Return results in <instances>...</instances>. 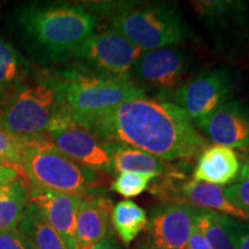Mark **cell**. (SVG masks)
Returning a JSON list of instances; mask_svg holds the SVG:
<instances>
[{
	"mask_svg": "<svg viewBox=\"0 0 249 249\" xmlns=\"http://www.w3.org/2000/svg\"><path fill=\"white\" fill-rule=\"evenodd\" d=\"M88 130L110 144L138 148L165 161L189 160L208 147V140L182 108L148 97L124 103Z\"/></svg>",
	"mask_w": 249,
	"mask_h": 249,
	"instance_id": "6da1fadb",
	"label": "cell"
},
{
	"mask_svg": "<svg viewBox=\"0 0 249 249\" xmlns=\"http://www.w3.org/2000/svg\"><path fill=\"white\" fill-rule=\"evenodd\" d=\"M18 22L31 48L51 61L68 60L98 27L91 12L71 4L27 7Z\"/></svg>",
	"mask_w": 249,
	"mask_h": 249,
	"instance_id": "7a4b0ae2",
	"label": "cell"
},
{
	"mask_svg": "<svg viewBox=\"0 0 249 249\" xmlns=\"http://www.w3.org/2000/svg\"><path fill=\"white\" fill-rule=\"evenodd\" d=\"M93 9L142 52L177 46L191 36L178 7L167 2L104 1Z\"/></svg>",
	"mask_w": 249,
	"mask_h": 249,
	"instance_id": "3957f363",
	"label": "cell"
},
{
	"mask_svg": "<svg viewBox=\"0 0 249 249\" xmlns=\"http://www.w3.org/2000/svg\"><path fill=\"white\" fill-rule=\"evenodd\" d=\"M70 119L88 129L96 121L132 99L147 97L134 81L103 80L71 68L46 74Z\"/></svg>",
	"mask_w": 249,
	"mask_h": 249,
	"instance_id": "277c9868",
	"label": "cell"
},
{
	"mask_svg": "<svg viewBox=\"0 0 249 249\" xmlns=\"http://www.w3.org/2000/svg\"><path fill=\"white\" fill-rule=\"evenodd\" d=\"M20 167L31 187L46 191L85 196L103 183L101 173L71 160L48 140L30 141Z\"/></svg>",
	"mask_w": 249,
	"mask_h": 249,
	"instance_id": "5b68a950",
	"label": "cell"
},
{
	"mask_svg": "<svg viewBox=\"0 0 249 249\" xmlns=\"http://www.w3.org/2000/svg\"><path fill=\"white\" fill-rule=\"evenodd\" d=\"M68 117L57 91L43 76L35 85H23L0 107V127L17 138L36 141Z\"/></svg>",
	"mask_w": 249,
	"mask_h": 249,
	"instance_id": "8992f818",
	"label": "cell"
},
{
	"mask_svg": "<svg viewBox=\"0 0 249 249\" xmlns=\"http://www.w3.org/2000/svg\"><path fill=\"white\" fill-rule=\"evenodd\" d=\"M119 31L111 27H97L91 37L68 59L71 70L103 80L133 81V66L141 54Z\"/></svg>",
	"mask_w": 249,
	"mask_h": 249,
	"instance_id": "52a82bcc",
	"label": "cell"
},
{
	"mask_svg": "<svg viewBox=\"0 0 249 249\" xmlns=\"http://www.w3.org/2000/svg\"><path fill=\"white\" fill-rule=\"evenodd\" d=\"M192 55L178 46L141 52L133 66V81L155 99L165 101L187 82Z\"/></svg>",
	"mask_w": 249,
	"mask_h": 249,
	"instance_id": "ba28073f",
	"label": "cell"
},
{
	"mask_svg": "<svg viewBox=\"0 0 249 249\" xmlns=\"http://www.w3.org/2000/svg\"><path fill=\"white\" fill-rule=\"evenodd\" d=\"M235 77L224 66L205 70L187 80L171 97V102L182 108L194 123L232 99Z\"/></svg>",
	"mask_w": 249,
	"mask_h": 249,
	"instance_id": "9c48e42d",
	"label": "cell"
},
{
	"mask_svg": "<svg viewBox=\"0 0 249 249\" xmlns=\"http://www.w3.org/2000/svg\"><path fill=\"white\" fill-rule=\"evenodd\" d=\"M48 141L71 160L99 173L112 174V144L65 117L50 130Z\"/></svg>",
	"mask_w": 249,
	"mask_h": 249,
	"instance_id": "30bf717a",
	"label": "cell"
},
{
	"mask_svg": "<svg viewBox=\"0 0 249 249\" xmlns=\"http://www.w3.org/2000/svg\"><path fill=\"white\" fill-rule=\"evenodd\" d=\"M195 213L196 208L178 202L155 207L145 229L147 244L152 249H187Z\"/></svg>",
	"mask_w": 249,
	"mask_h": 249,
	"instance_id": "8fae6325",
	"label": "cell"
},
{
	"mask_svg": "<svg viewBox=\"0 0 249 249\" xmlns=\"http://www.w3.org/2000/svg\"><path fill=\"white\" fill-rule=\"evenodd\" d=\"M198 132L217 145L231 149L249 147V107L238 99H230L216 110L195 120Z\"/></svg>",
	"mask_w": 249,
	"mask_h": 249,
	"instance_id": "7c38bea8",
	"label": "cell"
},
{
	"mask_svg": "<svg viewBox=\"0 0 249 249\" xmlns=\"http://www.w3.org/2000/svg\"><path fill=\"white\" fill-rule=\"evenodd\" d=\"M85 196L39 189L29 186V202L60 235L67 249H77L76 216Z\"/></svg>",
	"mask_w": 249,
	"mask_h": 249,
	"instance_id": "4fadbf2b",
	"label": "cell"
},
{
	"mask_svg": "<svg viewBox=\"0 0 249 249\" xmlns=\"http://www.w3.org/2000/svg\"><path fill=\"white\" fill-rule=\"evenodd\" d=\"M160 192H167L171 197H177L178 203L189 204L196 209L209 210L236 220L249 222L246 214L227 200L224 189L213 183L186 180L179 185H165Z\"/></svg>",
	"mask_w": 249,
	"mask_h": 249,
	"instance_id": "5bb4252c",
	"label": "cell"
},
{
	"mask_svg": "<svg viewBox=\"0 0 249 249\" xmlns=\"http://www.w3.org/2000/svg\"><path fill=\"white\" fill-rule=\"evenodd\" d=\"M113 204L105 197H85L76 216L75 239L77 249H92L107 239L110 232Z\"/></svg>",
	"mask_w": 249,
	"mask_h": 249,
	"instance_id": "9a60e30c",
	"label": "cell"
},
{
	"mask_svg": "<svg viewBox=\"0 0 249 249\" xmlns=\"http://www.w3.org/2000/svg\"><path fill=\"white\" fill-rule=\"evenodd\" d=\"M240 170V160L233 149L213 144L197 156L192 177L195 181L224 186L236 181Z\"/></svg>",
	"mask_w": 249,
	"mask_h": 249,
	"instance_id": "2e32d148",
	"label": "cell"
},
{
	"mask_svg": "<svg viewBox=\"0 0 249 249\" xmlns=\"http://www.w3.org/2000/svg\"><path fill=\"white\" fill-rule=\"evenodd\" d=\"M166 161L138 148L124 144H112L113 173H139L157 179L167 173Z\"/></svg>",
	"mask_w": 249,
	"mask_h": 249,
	"instance_id": "e0dca14e",
	"label": "cell"
},
{
	"mask_svg": "<svg viewBox=\"0 0 249 249\" xmlns=\"http://www.w3.org/2000/svg\"><path fill=\"white\" fill-rule=\"evenodd\" d=\"M29 71L27 59L0 36V107L24 85Z\"/></svg>",
	"mask_w": 249,
	"mask_h": 249,
	"instance_id": "ac0fdd59",
	"label": "cell"
},
{
	"mask_svg": "<svg viewBox=\"0 0 249 249\" xmlns=\"http://www.w3.org/2000/svg\"><path fill=\"white\" fill-rule=\"evenodd\" d=\"M29 205V186L23 177L0 191V232L18 229Z\"/></svg>",
	"mask_w": 249,
	"mask_h": 249,
	"instance_id": "d6986e66",
	"label": "cell"
},
{
	"mask_svg": "<svg viewBox=\"0 0 249 249\" xmlns=\"http://www.w3.org/2000/svg\"><path fill=\"white\" fill-rule=\"evenodd\" d=\"M111 222L124 246H129L142 231L147 229V213L134 201H120L113 207Z\"/></svg>",
	"mask_w": 249,
	"mask_h": 249,
	"instance_id": "ffe728a7",
	"label": "cell"
},
{
	"mask_svg": "<svg viewBox=\"0 0 249 249\" xmlns=\"http://www.w3.org/2000/svg\"><path fill=\"white\" fill-rule=\"evenodd\" d=\"M18 230L29 239L35 249H67L60 235L30 202L18 225Z\"/></svg>",
	"mask_w": 249,
	"mask_h": 249,
	"instance_id": "44dd1931",
	"label": "cell"
},
{
	"mask_svg": "<svg viewBox=\"0 0 249 249\" xmlns=\"http://www.w3.org/2000/svg\"><path fill=\"white\" fill-rule=\"evenodd\" d=\"M195 225L203 234L211 249H235L229 233L224 229L220 213L196 209Z\"/></svg>",
	"mask_w": 249,
	"mask_h": 249,
	"instance_id": "7402d4cb",
	"label": "cell"
},
{
	"mask_svg": "<svg viewBox=\"0 0 249 249\" xmlns=\"http://www.w3.org/2000/svg\"><path fill=\"white\" fill-rule=\"evenodd\" d=\"M151 177L144 176V174L139 173H120L112 182L111 188L118 194L124 196L126 198L136 197V196L141 195L143 192L148 189L149 183L152 181Z\"/></svg>",
	"mask_w": 249,
	"mask_h": 249,
	"instance_id": "603a6c76",
	"label": "cell"
},
{
	"mask_svg": "<svg viewBox=\"0 0 249 249\" xmlns=\"http://www.w3.org/2000/svg\"><path fill=\"white\" fill-rule=\"evenodd\" d=\"M29 142L30 141H27V140L12 135L0 127V156L5 157L20 170L21 157Z\"/></svg>",
	"mask_w": 249,
	"mask_h": 249,
	"instance_id": "cb8c5ba5",
	"label": "cell"
},
{
	"mask_svg": "<svg viewBox=\"0 0 249 249\" xmlns=\"http://www.w3.org/2000/svg\"><path fill=\"white\" fill-rule=\"evenodd\" d=\"M224 229L229 233L235 249H249V223L222 214Z\"/></svg>",
	"mask_w": 249,
	"mask_h": 249,
	"instance_id": "d4e9b609",
	"label": "cell"
},
{
	"mask_svg": "<svg viewBox=\"0 0 249 249\" xmlns=\"http://www.w3.org/2000/svg\"><path fill=\"white\" fill-rule=\"evenodd\" d=\"M226 198L235 208L241 210L249 220V179L240 180L224 189Z\"/></svg>",
	"mask_w": 249,
	"mask_h": 249,
	"instance_id": "484cf974",
	"label": "cell"
},
{
	"mask_svg": "<svg viewBox=\"0 0 249 249\" xmlns=\"http://www.w3.org/2000/svg\"><path fill=\"white\" fill-rule=\"evenodd\" d=\"M0 249H35L31 241L18 229L0 232Z\"/></svg>",
	"mask_w": 249,
	"mask_h": 249,
	"instance_id": "4316f807",
	"label": "cell"
},
{
	"mask_svg": "<svg viewBox=\"0 0 249 249\" xmlns=\"http://www.w3.org/2000/svg\"><path fill=\"white\" fill-rule=\"evenodd\" d=\"M20 177H23V173L18 169H17V167L2 166V165H0V191L4 189L12 181H14L15 179L20 178Z\"/></svg>",
	"mask_w": 249,
	"mask_h": 249,
	"instance_id": "83f0119b",
	"label": "cell"
},
{
	"mask_svg": "<svg viewBox=\"0 0 249 249\" xmlns=\"http://www.w3.org/2000/svg\"><path fill=\"white\" fill-rule=\"evenodd\" d=\"M187 249H211L209 244H208L207 240L204 239L203 234H202L200 230L196 227L195 222H194V226H193L191 238H189Z\"/></svg>",
	"mask_w": 249,
	"mask_h": 249,
	"instance_id": "f1b7e54d",
	"label": "cell"
},
{
	"mask_svg": "<svg viewBox=\"0 0 249 249\" xmlns=\"http://www.w3.org/2000/svg\"><path fill=\"white\" fill-rule=\"evenodd\" d=\"M92 249H121L116 242H113L110 238L103 239Z\"/></svg>",
	"mask_w": 249,
	"mask_h": 249,
	"instance_id": "f546056e",
	"label": "cell"
},
{
	"mask_svg": "<svg viewBox=\"0 0 249 249\" xmlns=\"http://www.w3.org/2000/svg\"><path fill=\"white\" fill-rule=\"evenodd\" d=\"M246 179H249V158L241 166L240 173H239V177L238 179H236V181H240V180H246Z\"/></svg>",
	"mask_w": 249,
	"mask_h": 249,
	"instance_id": "4dcf8cb0",
	"label": "cell"
},
{
	"mask_svg": "<svg viewBox=\"0 0 249 249\" xmlns=\"http://www.w3.org/2000/svg\"><path fill=\"white\" fill-rule=\"evenodd\" d=\"M0 165H2V166H13V167H17V166H15V165L12 164L8 160H6L5 157H2V156H0ZM17 169H18V167H17ZM18 170H20V169H18ZM21 172H22V171H21Z\"/></svg>",
	"mask_w": 249,
	"mask_h": 249,
	"instance_id": "1f68e13d",
	"label": "cell"
},
{
	"mask_svg": "<svg viewBox=\"0 0 249 249\" xmlns=\"http://www.w3.org/2000/svg\"><path fill=\"white\" fill-rule=\"evenodd\" d=\"M135 249H152V248L147 244V242H140V244H138V246L135 247Z\"/></svg>",
	"mask_w": 249,
	"mask_h": 249,
	"instance_id": "d6a6232c",
	"label": "cell"
}]
</instances>
